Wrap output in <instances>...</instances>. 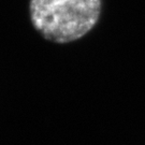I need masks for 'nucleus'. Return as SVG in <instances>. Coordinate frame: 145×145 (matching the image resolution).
I'll use <instances>...</instances> for the list:
<instances>
[{"label": "nucleus", "mask_w": 145, "mask_h": 145, "mask_svg": "<svg viewBox=\"0 0 145 145\" xmlns=\"http://www.w3.org/2000/svg\"><path fill=\"white\" fill-rule=\"evenodd\" d=\"M31 23L48 41L68 43L96 26L101 0H30Z\"/></svg>", "instance_id": "1"}]
</instances>
